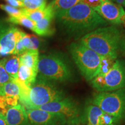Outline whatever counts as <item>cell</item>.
<instances>
[{
    "mask_svg": "<svg viewBox=\"0 0 125 125\" xmlns=\"http://www.w3.org/2000/svg\"><path fill=\"white\" fill-rule=\"evenodd\" d=\"M38 71L26 65L20 64L17 79L31 88L37 79Z\"/></svg>",
    "mask_w": 125,
    "mask_h": 125,
    "instance_id": "5bb4252c",
    "label": "cell"
},
{
    "mask_svg": "<svg viewBox=\"0 0 125 125\" xmlns=\"http://www.w3.org/2000/svg\"><path fill=\"white\" fill-rule=\"evenodd\" d=\"M119 52L125 56V35H122V37L121 43H120Z\"/></svg>",
    "mask_w": 125,
    "mask_h": 125,
    "instance_id": "f546056e",
    "label": "cell"
},
{
    "mask_svg": "<svg viewBox=\"0 0 125 125\" xmlns=\"http://www.w3.org/2000/svg\"><path fill=\"white\" fill-rule=\"evenodd\" d=\"M117 59L109 56H101L100 68L97 75L104 76L107 74L108 72L111 69L114 62Z\"/></svg>",
    "mask_w": 125,
    "mask_h": 125,
    "instance_id": "44dd1931",
    "label": "cell"
},
{
    "mask_svg": "<svg viewBox=\"0 0 125 125\" xmlns=\"http://www.w3.org/2000/svg\"><path fill=\"white\" fill-rule=\"evenodd\" d=\"M93 9L106 21L113 24H121L125 14L122 6L109 0H104L99 7Z\"/></svg>",
    "mask_w": 125,
    "mask_h": 125,
    "instance_id": "8fae6325",
    "label": "cell"
},
{
    "mask_svg": "<svg viewBox=\"0 0 125 125\" xmlns=\"http://www.w3.org/2000/svg\"><path fill=\"white\" fill-rule=\"evenodd\" d=\"M37 78L53 82H65L73 78L70 63L62 54L51 53L39 57Z\"/></svg>",
    "mask_w": 125,
    "mask_h": 125,
    "instance_id": "3957f363",
    "label": "cell"
},
{
    "mask_svg": "<svg viewBox=\"0 0 125 125\" xmlns=\"http://www.w3.org/2000/svg\"><path fill=\"white\" fill-rule=\"evenodd\" d=\"M31 125H67L68 121L62 115L40 109H26Z\"/></svg>",
    "mask_w": 125,
    "mask_h": 125,
    "instance_id": "30bf717a",
    "label": "cell"
},
{
    "mask_svg": "<svg viewBox=\"0 0 125 125\" xmlns=\"http://www.w3.org/2000/svg\"><path fill=\"white\" fill-rule=\"evenodd\" d=\"M4 114L7 125H31L26 109L21 104L9 108Z\"/></svg>",
    "mask_w": 125,
    "mask_h": 125,
    "instance_id": "4fadbf2b",
    "label": "cell"
},
{
    "mask_svg": "<svg viewBox=\"0 0 125 125\" xmlns=\"http://www.w3.org/2000/svg\"><path fill=\"white\" fill-rule=\"evenodd\" d=\"M69 51L86 80L91 81L97 75L100 68L101 56L81 42L72 43L70 45Z\"/></svg>",
    "mask_w": 125,
    "mask_h": 125,
    "instance_id": "277c9868",
    "label": "cell"
},
{
    "mask_svg": "<svg viewBox=\"0 0 125 125\" xmlns=\"http://www.w3.org/2000/svg\"><path fill=\"white\" fill-rule=\"evenodd\" d=\"M47 0H23L24 8L30 10L44 9L46 7Z\"/></svg>",
    "mask_w": 125,
    "mask_h": 125,
    "instance_id": "603a6c76",
    "label": "cell"
},
{
    "mask_svg": "<svg viewBox=\"0 0 125 125\" xmlns=\"http://www.w3.org/2000/svg\"><path fill=\"white\" fill-rule=\"evenodd\" d=\"M23 14L29 18L30 19L37 23L45 16L46 14V9H35L30 10L23 8Z\"/></svg>",
    "mask_w": 125,
    "mask_h": 125,
    "instance_id": "7402d4cb",
    "label": "cell"
},
{
    "mask_svg": "<svg viewBox=\"0 0 125 125\" xmlns=\"http://www.w3.org/2000/svg\"><path fill=\"white\" fill-rule=\"evenodd\" d=\"M0 9L7 12L10 17H17L23 15L22 8H18L9 5L0 4Z\"/></svg>",
    "mask_w": 125,
    "mask_h": 125,
    "instance_id": "cb8c5ba5",
    "label": "cell"
},
{
    "mask_svg": "<svg viewBox=\"0 0 125 125\" xmlns=\"http://www.w3.org/2000/svg\"><path fill=\"white\" fill-rule=\"evenodd\" d=\"M0 125H7L4 114L1 112H0Z\"/></svg>",
    "mask_w": 125,
    "mask_h": 125,
    "instance_id": "4dcf8cb0",
    "label": "cell"
},
{
    "mask_svg": "<svg viewBox=\"0 0 125 125\" xmlns=\"http://www.w3.org/2000/svg\"><path fill=\"white\" fill-rule=\"evenodd\" d=\"M35 109L60 114L70 123H81V121L79 106L70 97H65L60 100L48 103Z\"/></svg>",
    "mask_w": 125,
    "mask_h": 125,
    "instance_id": "ba28073f",
    "label": "cell"
},
{
    "mask_svg": "<svg viewBox=\"0 0 125 125\" xmlns=\"http://www.w3.org/2000/svg\"><path fill=\"white\" fill-rule=\"evenodd\" d=\"M46 14L41 20L36 23L34 32L38 35L49 37L53 35L56 31L54 27L55 13L49 4L46 8Z\"/></svg>",
    "mask_w": 125,
    "mask_h": 125,
    "instance_id": "7c38bea8",
    "label": "cell"
},
{
    "mask_svg": "<svg viewBox=\"0 0 125 125\" xmlns=\"http://www.w3.org/2000/svg\"><path fill=\"white\" fill-rule=\"evenodd\" d=\"M39 51L37 50H30L19 56L20 64L26 65L38 71Z\"/></svg>",
    "mask_w": 125,
    "mask_h": 125,
    "instance_id": "2e32d148",
    "label": "cell"
},
{
    "mask_svg": "<svg viewBox=\"0 0 125 125\" xmlns=\"http://www.w3.org/2000/svg\"><path fill=\"white\" fill-rule=\"evenodd\" d=\"M104 0H82V2L92 8L94 9L99 7Z\"/></svg>",
    "mask_w": 125,
    "mask_h": 125,
    "instance_id": "83f0119b",
    "label": "cell"
},
{
    "mask_svg": "<svg viewBox=\"0 0 125 125\" xmlns=\"http://www.w3.org/2000/svg\"><path fill=\"white\" fill-rule=\"evenodd\" d=\"M103 111L93 104L87 105L85 110L86 125H100L101 116Z\"/></svg>",
    "mask_w": 125,
    "mask_h": 125,
    "instance_id": "e0dca14e",
    "label": "cell"
},
{
    "mask_svg": "<svg viewBox=\"0 0 125 125\" xmlns=\"http://www.w3.org/2000/svg\"><path fill=\"white\" fill-rule=\"evenodd\" d=\"M6 2L8 3V5L12 7L18 8H24V4L22 1L19 0H4Z\"/></svg>",
    "mask_w": 125,
    "mask_h": 125,
    "instance_id": "f1b7e54d",
    "label": "cell"
},
{
    "mask_svg": "<svg viewBox=\"0 0 125 125\" xmlns=\"http://www.w3.org/2000/svg\"><path fill=\"white\" fill-rule=\"evenodd\" d=\"M91 103L115 118L119 123L125 119V88L100 92L93 97Z\"/></svg>",
    "mask_w": 125,
    "mask_h": 125,
    "instance_id": "8992f818",
    "label": "cell"
},
{
    "mask_svg": "<svg viewBox=\"0 0 125 125\" xmlns=\"http://www.w3.org/2000/svg\"><path fill=\"white\" fill-rule=\"evenodd\" d=\"M82 0H53L49 4L54 13L67 10L82 2Z\"/></svg>",
    "mask_w": 125,
    "mask_h": 125,
    "instance_id": "d6986e66",
    "label": "cell"
},
{
    "mask_svg": "<svg viewBox=\"0 0 125 125\" xmlns=\"http://www.w3.org/2000/svg\"><path fill=\"white\" fill-rule=\"evenodd\" d=\"M13 79L8 74L3 66L1 60H0V87Z\"/></svg>",
    "mask_w": 125,
    "mask_h": 125,
    "instance_id": "d4e9b609",
    "label": "cell"
},
{
    "mask_svg": "<svg viewBox=\"0 0 125 125\" xmlns=\"http://www.w3.org/2000/svg\"><path fill=\"white\" fill-rule=\"evenodd\" d=\"M122 37L121 31L116 27L105 26L83 36L79 42L100 56L117 59Z\"/></svg>",
    "mask_w": 125,
    "mask_h": 125,
    "instance_id": "7a4b0ae2",
    "label": "cell"
},
{
    "mask_svg": "<svg viewBox=\"0 0 125 125\" xmlns=\"http://www.w3.org/2000/svg\"><path fill=\"white\" fill-rule=\"evenodd\" d=\"M55 20L67 35L76 38L108 24L93 8L82 2L56 13Z\"/></svg>",
    "mask_w": 125,
    "mask_h": 125,
    "instance_id": "6da1fadb",
    "label": "cell"
},
{
    "mask_svg": "<svg viewBox=\"0 0 125 125\" xmlns=\"http://www.w3.org/2000/svg\"><path fill=\"white\" fill-rule=\"evenodd\" d=\"M119 123L115 118L103 112L101 116L100 125H118Z\"/></svg>",
    "mask_w": 125,
    "mask_h": 125,
    "instance_id": "484cf974",
    "label": "cell"
},
{
    "mask_svg": "<svg viewBox=\"0 0 125 125\" xmlns=\"http://www.w3.org/2000/svg\"><path fill=\"white\" fill-rule=\"evenodd\" d=\"M20 89L18 84L13 80L0 87V95L6 97L20 98Z\"/></svg>",
    "mask_w": 125,
    "mask_h": 125,
    "instance_id": "ac0fdd59",
    "label": "cell"
},
{
    "mask_svg": "<svg viewBox=\"0 0 125 125\" xmlns=\"http://www.w3.org/2000/svg\"><path fill=\"white\" fill-rule=\"evenodd\" d=\"M19 1H22V2H23V0H19Z\"/></svg>",
    "mask_w": 125,
    "mask_h": 125,
    "instance_id": "e575fe53",
    "label": "cell"
},
{
    "mask_svg": "<svg viewBox=\"0 0 125 125\" xmlns=\"http://www.w3.org/2000/svg\"><path fill=\"white\" fill-rule=\"evenodd\" d=\"M65 97V93L53 82L37 77L30 90L26 109L38 108L48 103L59 101Z\"/></svg>",
    "mask_w": 125,
    "mask_h": 125,
    "instance_id": "5b68a950",
    "label": "cell"
},
{
    "mask_svg": "<svg viewBox=\"0 0 125 125\" xmlns=\"http://www.w3.org/2000/svg\"><path fill=\"white\" fill-rule=\"evenodd\" d=\"M6 20L12 24L20 25L27 29L31 30L32 31H34V30H35L36 23L32 21L23 14L17 17L8 16V18Z\"/></svg>",
    "mask_w": 125,
    "mask_h": 125,
    "instance_id": "ffe728a7",
    "label": "cell"
},
{
    "mask_svg": "<svg viewBox=\"0 0 125 125\" xmlns=\"http://www.w3.org/2000/svg\"><path fill=\"white\" fill-rule=\"evenodd\" d=\"M1 62L8 74L13 80L16 79L20 65L19 56L12 54L10 57L1 59Z\"/></svg>",
    "mask_w": 125,
    "mask_h": 125,
    "instance_id": "9a60e30c",
    "label": "cell"
},
{
    "mask_svg": "<svg viewBox=\"0 0 125 125\" xmlns=\"http://www.w3.org/2000/svg\"><path fill=\"white\" fill-rule=\"evenodd\" d=\"M90 82L92 86L99 92H112L125 88V62L116 59L105 75H97Z\"/></svg>",
    "mask_w": 125,
    "mask_h": 125,
    "instance_id": "52a82bcc",
    "label": "cell"
},
{
    "mask_svg": "<svg viewBox=\"0 0 125 125\" xmlns=\"http://www.w3.org/2000/svg\"><path fill=\"white\" fill-rule=\"evenodd\" d=\"M121 23H122V24H123V25L125 26V14L124 15V16L122 17V18Z\"/></svg>",
    "mask_w": 125,
    "mask_h": 125,
    "instance_id": "d6a6232c",
    "label": "cell"
},
{
    "mask_svg": "<svg viewBox=\"0 0 125 125\" xmlns=\"http://www.w3.org/2000/svg\"><path fill=\"white\" fill-rule=\"evenodd\" d=\"M67 125H81V123H68Z\"/></svg>",
    "mask_w": 125,
    "mask_h": 125,
    "instance_id": "836d02e7",
    "label": "cell"
},
{
    "mask_svg": "<svg viewBox=\"0 0 125 125\" xmlns=\"http://www.w3.org/2000/svg\"><path fill=\"white\" fill-rule=\"evenodd\" d=\"M24 33L7 20L0 19V56L13 54L16 42Z\"/></svg>",
    "mask_w": 125,
    "mask_h": 125,
    "instance_id": "9c48e42d",
    "label": "cell"
},
{
    "mask_svg": "<svg viewBox=\"0 0 125 125\" xmlns=\"http://www.w3.org/2000/svg\"><path fill=\"white\" fill-rule=\"evenodd\" d=\"M30 38L32 43L31 50H37L38 51L39 48L41 46V41L38 37L33 34H30Z\"/></svg>",
    "mask_w": 125,
    "mask_h": 125,
    "instance_id": "4316f807",
    "label": "cell"
},
{
    "mask_svg": "<svg viewBox=\"0 0 125 125\" xmlns=\"http://www.w3.org/2000/svg\"><path fill=\"white\" fill-rule=\"evenodd\" d=\"M111 1L115 2V4H118L121 6H125V0H111Z\"/></svg>",
    "mask_w": 125,
    "mask_h": 125,
    "instance_id": "1f68e13d",
    "label": "cell"
}]
</instances>
